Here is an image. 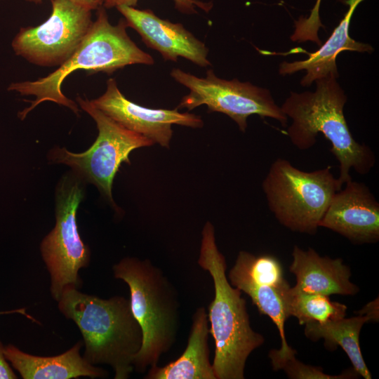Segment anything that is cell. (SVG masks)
Listing matches in <instances>:
<instances>
[{"label": "cell", "mask_w": 379, "mask_h": 379, "mask_svg": "<svg viewBox=\"0 0 379 379\" xmlns=\"http://www.w3.org/2000/svg\"><path fill=\"white\" fill-rule=\"evenodd\" d=\"M337 78L329 74L316 81L314 91L291 92L281 109L292 119L286 133L296 148L310 149L319 133L330 142V151L339 162L337 179L342 187L352 180L351 169L366 175L376 159L371 149L358 142L349 129L344 115L347 96Z\"/></svg>", "instance_id": "1"}, {"label": "cell", "mask_w": 379, "mask_h": 379, "mask_svg": "<svg viewBox=\"0 0 379 379\" xmlns=\"http://www.w3.org/2000/svg\"><path fill=\"white\" fill-rule=\"evenodd\" d=\"M201 235L198 264L209 273L214 286V298L207 312L209 333L215 343L213 371L216 379H244L248 357L265 338L251 328L246 300L227 279L225 258L217 246L210 222L205 224Z\"/></svg>", "instance_id": "2"}, {"label": "cell", "mask_w": 379, "mask_h": 379, "mask_svg": "<svg viewBox=\"0 0 379 379\" xmlns=\"http://www.w3.org/2000/svg\"><path fill=\"white\" fill-rule=\"evenodd\" d=\"M58 302L60 312L80 330L84 359L94 366H111L115 379L128 378L142 345V329L129 299L118 295L102 299L67 287Z\"/></svg>", "instance_id": "3"}, {"label": "cell", "mask_w": 379, "mask_h": 379, "mask_svg": "<svg viewBox=\"0 0 379 379\" xmlns=\"http://www.w3.org/2000/svg\"><path fill=\"white\" fill-rule=\"evenodd\" d=\"M126 20L121 19L117 25H112L105 8L97 9L96 19L72 56L57 69L36 81L13 82L8 91L22 95H33L36 99L31 105L19 112L22 120L40 103L51 101L67 107L79 114L77 105L67 98L61 91V85L72 72L84 69L91 73L112 74L125 66L154 64L153 58L139 48L130 39Z\"/></svg>", "instance_id": "4"}, {"label": "cell", "mask_w": 379, "mask_h": 379, "mask_svg": "<svg viewBox=\"0 0 379 379\" xmlns=\"http://www.w3.org/2000/svg\"><path fill=\"white\" fill-rule=\"evenodd\" d=\"M116 279L127 284L132 312L142 332V345L133 365L138 372L158 365L175 343L180 302L175 287L149 260L126 257L113 265Z\"/></svg>", "instance_id": "5"}, {"label": "cell", "mask_w": 379, "mask_h": 379, "mask_svg": "<svg viewBox=\"0 0 379 379\" xmlns=\"http://www.w3.org/2000/svg\"><path fill=\"white\" fill-rule=\"evenodd\" d=\"M262 187L279 222L310 234L317 232L333 196L342 189L331 166L304 171L281 158L271 164Z\"/></svg>", "instance_id": "6"}, {"label": "cell", "mask_w": 379, "mask_h": 379, "mask_svg": "<svg viewBox=\"0 0 379 379\" xmlns=\"http://www.w3.org/2000/svg\"><path fill=\"white\" fill-rule=\"evenodd\" d=\"M81 109L95 121L98 137L86 151L74 153L66 148L51 150L50 158L70 166L81 180L95 185L114 205L112 188L114 178L123 162L130 164L134 149L154 145L147 138L130 131L96 108L87 98L77 97Z\"/></svg>", "instance_id": "7"}, {"label": "cell", "mask_w": 379, "mask_h": 379, "mask_svg": "<svg viewBox=\"0 0 379 379\" xmlns=\"http://www.w3.org/2000/svg\"><path fill=\"white\" fill-rule=\"evenodd\" d=\"M65 177L56 191V222L41 244L43 260L51 275V293L58 301L67 287L79 288L81 268L90 261V251L78 232L77 211L84 196L81 179Z\"/></svg>", "instance_id": "8"}, {"label": "cell", "mask_w": 379, "mask_h": 379, "mask_svg": "<svg viewBox=\"0 0 379 379\" xmlns=\"http://www.w3.org/2000/svg\"><path fill=\"white\" fill-rule=\"evenodd\" d=\"M171 76L190 90V93L182 98L178 109L192 110L205 105L208 112L227 115L242 132L247 128V119L253 114L276 119L283 126L287 124L288 117L266 88L236 79L218 78L212 69L206 72V77L200 78L174 68Z\"/></svg>", "instance_id": "9"}, {"label": "cell", "mask_w": 379, "mask_h": 379, "mask_svg": "<svg viewBox=\"0 0 379 379\" xmlns=\"http://www.w3.org/2000/svg\"><path fill=\"white\" fill-rule=\"evenodd\" d=\"M50 17L22 27L11 46L15 55L41 67L61 66L74 53L92 24L91 10L71 0H51Z\"/></svg>", "instance_id": "10"}, {"label": "cell", "mask_w": 379, "mask_h": 379, "mask_svg": "<svg viewBox=\"0 0 379 379\" xmlns=\"http://www.w3.org/2000/svg\"><path fill=\"white\" fill-rule=\"evenodd\" d=\"M227 279L232 286L250 297L260 314L268 316L277 326L281 343L277 352L280 355L296 353L285 336V321L289 316L284 298L290 285L279 260L272 255H255L241 251Z\"/></svg>", "instance_id": "11"}, {"label": "cell", "mask_w": 379, "mask_h": 379, "mask_svg": "<svg viewBox=\"0 0 379 379\" xmlns=\"http://www.w3.org/2000/svg\"><path fill=\"white\" fill-rule=\"evenodd\" d=\"M96 108L112 119L154 143L168 147L173 135L172 125L201 128V118L175 109H152L128 100L119 91L115 79L107 80L106 91L91 100Z\"/></svg>", "instance_id": "12"}, {"label": "cell", "mask_w": 379, "mask_h": 379, "mask_svg": "<svg viewBox=\"0 0 379 379\" xmlns=\"http://www.w3.org/2000/svg\"><path fill=\"white\" fill-rule=\"evenodd\" d=\"M333 196L319 227L356 244L379 240V203L364 183L353 181Z\"/></svg>", "instance_id": "13"}, {"label": "cell", "mask_w": 379, "mask_h": 379, "mask_svg": "<svg viewBox=\"0 0 379 379\" xmlns=\"http://www.w3.org/2000/svg\"><path fill=\"white\" fill-rule=\"evenodd\" d=\"M116 8L128 27L134 29L143 42L159 52L165 60L176 61L182 57L201 67L211 65L207 47L182 25L161 19L149 9L124 5Z\"/></svg>", "instance_id": "14"}, {"label": "cell", "mask_w": 379, "mask_h": 379, "mask_svg": "<svg viewBox=\"0 0 379 379\" xmlns=\"http://www.w3.org/2000/svg\"><path fill=\"white\" fill-rule=\"evenodd\" d=\"M289 271L296 278L294 288L308 293L329 296L353 295L359 291L351 282V271L341 258L319 255L314 249L302 250L295 246Z\"/></svg>", "instance_id": "15"}, {"label": "cell", "mask_w": 379, "mask_h": 379, "mask_svg": "<svg viewBox=\"0 0 379 379\" xmlns=\"http://www.w3.org/2000/svg\"><path fill=\"white\" fill-rule=\"evenodd\" d=\"M364 0H345L349 8L339 25L334 29L332 34L320 48L314 53L296 48L289 53H306L309 58L304 60L292 62H283L280 64L279 72L285 76L296 72L305 70L307 74L300 83L303 86H308L313 81L333 74L338 77L336 58L343 51L367 52L371 53L373 48L368 44L359 42L352 39L349 34V28L352 16L357 6Z\"/></svg>", "instance_id": "16"}, {"label": "cell", "mask_w": 379, "mask_h": 379, "mask_svg": "<svg viewBox=\"0 0 379 379\" xmlns=\"http://www.w3.org/2000/svg\"><path fill=\"white\" fill-rule=\"evenodd\" d=\"M83 344L79 341L65 352L54 357L34 356L10 344L4 347V355L24 379L106 378L105 370L92 365L80 355Z\"/></svg>", "instance_id": "17"}, {"label": "cell", "mask_w": 379, "mask_h": 379, "mask_svg": "<svg viewBox=\"0 0 379 379\" xmlns=\"http://www.w3.org/2000/svg\"><path fill=\"white\" fill-rule=\"evenodd\" d=\"M209 324L206 309H196L187 346L175 360L149 368L145 379H216L210 361Z\"/></svg>", "instance_id": "18"}, {"label": "cell", "mask_w": 379, "mask_h": 379, "mask_svg": "<svg viewBox=\"0 0 379 379\" xmlns=\"http://www.w3.org/2000/svg\"><path fill=\"white\" fill-rule=\"evenodd\" d=\"M372 321L369 316L358 314L347 319L343 317L321 323L308 322L305 324V335L312 341L323 338L325 347L330 350L340 346L357 373L365 379H371V374L361 354L359 334L363 325Z\"/></svg>", "instance_id": "19"}, {"label": "cell", "mask_w": 379, "mask_h": 379, "mask_svg": "<svg viewBox=\"0 0 379 379\" xmlns=\"http://www.w3.org/2000/svg\"><path fill=\"white\" fill-rule=\"evenodd\" d=\"M284 300L288 316L297 318L300 325L342 319L347 309L344 304L331 301L327 295L304 293L291 286Z\"/></svg>", "instance_id": "20"}, {"label": "cell", "mask_w": 379, "mask_h": 379, "mask_svg": "<svg viewBox=\"0 0 379 379\" xmlns=\"http://www.w3.org/2000/svg\"><path fill=\"white\" fill-rule=\"evenodd\" d=\"M295 354L280 355L276 350H271L269 357L274 371L283 370L292 379H346L356 378L359 374L353 368L340 375H332L324 373L319 366L305 364L295 358Z\"/></svg>", "instance_id": "21"}, {"label": "cell", "mask_w": 379, "mask_h": 379, "mask_svg": "<svg viewBox=\"0 0 379 379\" xmlns=\"http://www.w3.org/2000/svg\"><path fill=\"white\" fill-rule=\"evenodd\" d=\"M321 0H317L310 14L307 18L301 16L295 21V31L291 36V39L296 42L307 41L316 43L318 46L321 41L318 36L320 27H324L319 17V8Z\"/></svg>", "instance_id": "22"}, {"label": "cell", "mask_w": 379, "mask_h": 379, "mask_svg": "<svg viewBox=\"0 0 379 379\" xmlns=\"http://www.w3.org/2000/svg\"><path fill=\"white\" fill-rule=\"evenodd\" d=\"M138 0H103L102 6L105 8H111L119 6H128L135 7ZM175 8L184 13L191 14L197 13L195 6L204 11H209L213 4L211 2L205 3L198 0H173Z\"/></svg>", "instance_id": "23"}, {"label": "cell", "mask_w": 379, "mask_h": 379, "mask_svg": "<svg viewBox=\"0 0 379 379\" xmlns=\"http://www.w3.org/2000/svg\"><path fill=\"white\" fill-rule=\"evenodd\" d=\"M14 373L4 355V346L0 340V379H16Z\"/></svg>", "instance_id": "24"}, {"label": "cell", "mask_w": 379, "mask_h": 379, "mask_svg": "<svg viewBox=\"0 0 379 379\" xmlns=\"http://www.w3.org/2000/svg\"><path fill=\"white\" fill-rule=\"evenodd\" d=\"M358 314L369 316L373 321H378V298L368 302Z\"/></svg>", "instance_id": "25"}, {"label": "cell", "mask_w": 379, "mask_h": 379, "mask_svg": "<svg viewBox=\"0 0 379 379\" xmlns=\"http://www.w3.org/2000/svg\"><path fill=\"white\" fill-rule=\"evenodd\" d=\"M28 2L40 4L43 0H25ZM75 3L81 4L91 11L93 9H98L100 6H102L103 0H71Z\"/></svg>", "instance_id": "26"}, {"label": "cell", "mask_w": 379, "mask_h": 379, "mask_svg": "<svg viewBox=\"0 0 379 379\" xmlns=\"http://www.w3.org/2000/svg\"><path fill=\"white\" fill-rule=\"evenodd\" d=\"M13 313H20V314L25 316L27 318L31 319L32 321L38 322L32 316L27 314L25 308H20V309L12 310H9V311L0 312V315L8 314H13Z\"/></svg>", "instance_id": "27"}]
</instances>
